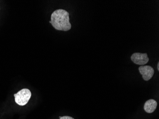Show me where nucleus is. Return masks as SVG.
<instances>
[{"label": "nucleus", "mask_w": 159, "mask_h": 119, "mask_svg": "<svg viewBox=\"0 0 159 119\" xmlns=\"http://www.w3.org/2000/svg\"><path fill=\"white\" fill-rule=\"evenodd\" d=\"M51 21L53 28L58 31H68L71 29L69 13L65 10L54 11L52 14Z\"/></svg>", "instance_id": "1"}, {"label": "nucleus", "mask_w": 159, "mask_h": 119, "mask_svg": "<svg viewBox=\"0 0 159 119\" xmlns=\"http://www.w3.org/2000/svg\"><path fill=\"white\" fill-rule=\"evenodd\" d=\"M32 96V93L28 89H23L14 94L15 102L20 106H25L28 103Z\"/></svg>", "instance_id": "2"}, {"label": "nucleus", "mask_w": 159, "mask_h": 119, "mask_svg": "<svg viewBox=\"0 0 159 119\" xmlns=\"http://www.w3.org/2000/svg\"><path fill=\"white\" fill-rule=\"evenodd\" d=\"M131 58L132 62L134 63L137 64V65H141V66L145 65L149 61L148 55L146 53H135L132 54Z\"/></svg>", "instance_id": "3"}, {"label": "nucleus", "mask_w": 159, "mask_h": 119, "mask_svg": "<svg viewBox=\"0 0 159 119\" xmlns=\"http://www.w3.org/2000/svg\"><path fill=\"white\" fill-rule=\"evenodd\" d=\"M139 71L140 73L143 76L144 80L145 81H148L150 80L153 76L154 73L153 68L149 65H143V66H140V67L139 68Z\"/></svg>", "instance_id": "4"}, {"label": "nucleus", "mask_w": 159, "mask_h": 119, "mask_svg": "<svg viewBox=\"0 0 159 119\" xmlns=\"http://www.w3.org/2000/svg\"><path fill=\"white\" fill-rule=\"evenodd\" d=\"M157 106V102L153 99H150L146 101L144 104V110L147 113H152L156 110Z\"/></svg>", "instance_id": "5"}, {"label": "nucleus", "mask_w": 159, "mask_h": 119, "mask_svg": "<svg viewBox=\"0 0 159 119\" xmlns=\"http://www.w3.org/2000/svg\"><path fill=\"white\" fill-rule=\"evenodd\" d=\"M60 119H75L73 117H70V116H64L61 117Z\"/></svg>", "instance_id": "6"}, {"label": "nucleus", "mask_w": 159, "mask_h": 119, "mask_svg": "<svg viewBox=\"0 0 159 119\" xmlns=\"http://www.w3.org/2000/svg\"><path fill=\"white\" fill-rule=\"evenodd\" d=\"M157 69H158V71H159V62H158V64H157Z\"/></svg>", "instance_id": "7"}]
</instances>
